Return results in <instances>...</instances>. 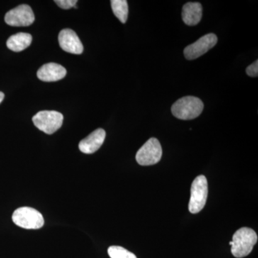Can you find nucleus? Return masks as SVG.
<instances>
[{
	"instance_id": "f257e3e1",
	"label": "nucleus",
	"mask_w": 258,
	"mask_h": 258,
	"mask_svg": "<svg viewBox=\"0 0 258 258\" xmlns=\"http://www.w3.org/2000/svg\"><path fill=\"white\" fill-rule=\"evenodd\" d=\"M257 242V233L249 227H242L232 237V254L237 258L248 255Z\"/></svg>"
},
{
	"instance_id": "f03ea898",
	"label": "nucleus",
	"mask_w": 258,
	"mask_h": 258,
	"mask_svg": "<svg viewBox=\"0 0 258 258\" xmlns=\"http://www.w3.org/2000/svg\"><path fill=\"white\" fill-rule=\"evenodd\" d=\"M203 109V102L195 96L183 97L171 107L172 114L181 120L195 119L201 114Z\"/></svg>"
},
{
	"instance_id": "7ed1b4c3",
	"label": "nucleus",
	"mask_w": 258,
	"mask_h": 258,
	"mask_svg": "<svg viewBox=\"0 0 258 258\" xmlns=\"http://www.w3.org/2000/svg\"><path fill=\"white\" fill-rule=\"evenodd\" d=\"M12 218L15 225L27 230L41 228L45 222L43 216L40 212L29 207L17 209Z\"/></svg>"
},
{
	"instance_id": "20e7f679",
	"label": "nucleus",
	"mask_w": 258,
	"mask_h": 258,
	"mask_svg": "<svg viewBox=\"0 0 258 258\" xmlns=\"http://www.w3.org/2000/svg\"><path fill=\"white\" fill-rule=\"evenodd\" d=\"M208 196V184L204 175L197 176L191 187V198L189 210L191 213L197 214L205 208Z\"/></svg>"
},
{
	"instance_id": "39448f33",
	"label": "nucleus",
	"mask_w": 258,
	"mask_h": 258,
	"mask_svg": "<svg viewBox=\"0 0 258 258\" xmlns=\"http://www.w3.org/2000/svg\"><path fill=\"white\" fill-rule=\"evenodd\" d=\"M34 125L47 134H52L62 126L63 115L55 111L38 112L32 118Z\"/></svg>"
},
{
	"instance_id": "423d86ee",
	"label": "nucleus",
	"mask_w": 258,
	"mask_h": 258,
	"mask_svg": "<svg viewBox=\"0 0 258 258\" xmlns=\"http://www.w3.org/2000/svg\"><path fill=\"white\" fill-rule=\"evenodd\" d=\"M162 157V148L160 142L156 138H151L141 147L136 159L142 166H151L157 164Z\"/></svg>"
},
{
	"instance_id": "0eeeda50",
	"label": "nucleus",
	"mask_w": 258,
	"mask_h": 258,
	"mask_svg": "<svg viewBox=\"0 0 258 258\" xmlns=\"http://www.w3.org/2000/svg\"><path fill=\"white\" fill-rule=\"evenodd\" d=\"M5 21L10 26L28 27L35 21V15L29 5H19L5 15Z\"/></svg>"
},
{
	"instance_id": "6e6552de",
	"label": "nucleus",
	"mask_w": 258,
	"mask_h": 258,
	"mask_svg": "<svg viewBox=\"0 0 258 258\" xmlns=\"http://www.w3.org/2000/svg\"><path fill=\"white\" fill-rule=\"evenodd\" d=\"M217 42V37L213 33L208 34L191 45L185 47L184 54L186 59L189 60H195L200 56L208 52L210 49L215 47Z\"/></svg>"
},
{
	"instance_id": "1a4fd4ad",
	"label": "nucleus",
	"mask_w": 258,
	"mask_h": 258,
	"mask_svg": "<svg viewBox=\"0 0 258 258\" xmlns=\"http://www.w3.org/2000/svg\"><path fill=\"white\" fill-rule=\"evenodd\" d=\"M61 48L69 53L80 55L83 52V45L77 34L71 29L61 30L58 35Z\"/></svg>"
},
{
	"instance_id": "9d476101",
	"label": "nucleus",
	"mask_w": 258,
	"mask_h": 258,
	"mask_svg": "<svg viewBox=\"0 0 258 258\" xmlns=\"http://www.w3.org/2000/svg\"><path fill=\"white\" fill-rule=\"evenodd\" d=\"M106 139V132L103 128H98L83 139L79 143V149L84 154H93L103 145Z\"/></svg>"
},
{
	"instance_id": "9b49d317",
	"label": "nucleus",
	"mask_w": 258,
	"mask_h": 258,
	"mask_svg": "<svg viewBox=\"0 0 258 258\" xmlns=\"http://www.w3.org/2000/svg\"><path fill=\"white\" fill-rule=\"evenodd\" d=\"M67 71L60 64L50 62L43 64L37 71V78L45 82H55L63 79Z\"/></svg>"
},
{
	"instance_id": "f8f14e48",
	"label": "nucleus",
	"mask_w": 258,
	"mask_h": 258,
	"mask_svg": "<svg viewBox=\"0 0 258 258\" xmlns=\"http://www.w3.org/2000/svg\"><path fill=\"white\" fill-rule=\"evenodd\" d=\"M183 21L189 26L198 25L203 17V7L199 3H188L184 5L182 9Z\"/></svg>"
},
{
	"instance_id": "ddd939ff",
	"label": "nucleus",
	"mask_w": 258,
	"mask_h": 258,
	"mask_svg": "<svg viewBox=\"0 0 258 258\" xmlns=\"http://www.w3.org/2000/svg\"><path fill=\"white\" fill-rule=\"evenodd\" d=\"M32 40V35L25 32H19L12 35L7 41V46L14 52H20L28 48Z\"/></svg>"
},
{
	"instance_id": "4468645a",
	"label": "nucleus",
	"mask_w": 258,
	"mask_h": 258,
	"mask_svg": "<svg viewBox=\"0 0 258 258\" xmlns=\"http://www.w3.org/2000/svg\"><path fill=\"white\" fill-rule=\"evenodd\" d=\"M112 10L115 16L121 22L125 23L128 15V3L125 0H112L111 1Z\"/></svg>"
},
{
	"instance_id": "2eb2a0df",
	"label": "nucleus",
	"mask_w": 258,
	"mask_h": 258,
	"mask_svg": "<svg viewBox=\"0 0 258 258\" xmlns=\"http://www.w3.org/2000/svg\"><path fill=\"white\" fill-rule=\"evenodd\" d=\"M108 253L111 258H137L135 254L120 246H111Z\"/></svg>"
},
{
	"instance_id": "dca6fc26",
	"label": "nucleus",
	"mask_w": 258,
	"mask_h": 258,
	"mask_svg": "<svg viewBox=\"0 0 258 258\" xmlns=\"http://www.w3.org/2000/svg\"><path fill=\"white\" fill-rule=\"evenodd\" d=\"M55 3L62 9L69 10L75 8L78 1L77 0H55Z\"/></svg>"
},
{
	"instance_id": "f3484780",
	"label": "nucleus",
	"mask_w": 258,
	"mask_h": 258,
	"mask_svg": "<svg viewBox=\"0 0 258 258\" xmlns=\"http://www.w3.org/2000/svg\"><path fill=\"white\" fill-rule=\"evenodd\" d=\"M247 76L250 77H257L258 76V61L255 60L246 69Z\"/></svg>"
},
{
	"instance_id": "a211bd4d",
	"label": "nucleus",
	"mask_w": 258,
	"mask_h": 258,
	"mask_svg": "<svg viewBox=\"0 0 258 258\" xmlns=\"http://www.w3.org/2000/svg\"><path fill=\"white\" fill-rule=\"evenodd\" d=\"M5 94L3 92H0V103L3 102V100H4Z\"/></svg>"
}]
</instances>
